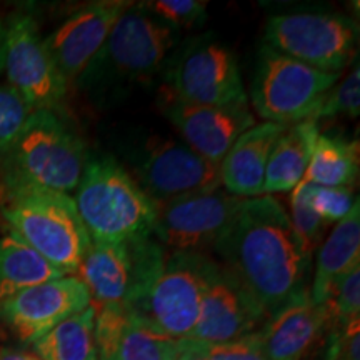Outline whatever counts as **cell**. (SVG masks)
Segmentation results:
<instances>
[{
  "label": "cell",
  "mask_w": 360,
  "mask_h": 360,
  "mask_svg": "<svg viewBox=\"0 0 360 360\" xmlns=\"http://www.w3.org/2000/svg\"><path fill=\"white\" fill-rule=\"evenodd\" d=\"M360 264V209L359 197L345 219L337 222L315 259L309 295L315 304H326L332 285L342 274Z\"/></svg>",
  "instance_id": "cell-20"
},
{
  "label": "cell",
  "mask_w": 360,
  "mask_h": 360,
  "mask_svg": "<svg viewBox=\"0 0 360 360\" xmlns=\"http://www.w3.org/2000/svg\"><path fill=\"white\" fill-rule=\"evenodd\" d=\"M164 114L184 137V143L204 159L220 164L233 142L255 125L249 103L199 105L162 97Z\"/></svg>",
  "instance_id": "cell-17"
},
{
  "label": "cell",
  "mask_w": 360,
  "mask_h": 360,
  "mask_svg": "<svg viewBox=\"0 0 360 360\" xmlns=\"http://www.w3.org/2000/svg\"><path fill=\"white\" fill-rule=\"evenodd\" d=\"M179 342V350H177V359L175 360H207L205 355L202 354V349L199 345L192 344L188 340H177Z\"/></svg>",
  "instance_id": "cell-35"
},
{
  "label": "cell",
  "mask_w": 360,
  "mask_h": 360,
  "mask_svg": "<svg viewBox=\"0 0 360 360\" xmlns=\"http://www.w3.org/2000/svg\"><path fill=\"white\" fill-rule=\"evenodd\" d=\"M62 277L65 276L60 270L15 233L8 231L0 236V302L29 287Z\"/></svg>",
  "instance_id": "cell-22"
},
{
  "label": "cell",
  "mask_w": 360,
  "mask_h": 360,
  "mask_svg": "<svg viewBox=\"0 0 360 360\" xmlns=\"http://www.w3.org/2000/svg\"><path fill=\"white\" fill-rule=\"evenodd\" d=\"M164 96L199 105L249 103L236 53L207 37L192 40L175 53L165 70Z\"/></svg>",
  "instance_id": "cell-10"
},
{
  "label": "cell",
  "mask_w": 360,
  "mask_h": 360,
  "mask_svg": "<svg viewBox=\"0 0 360 360\" xmlns=\"http://www.w3.org/2000/svg\"><path fill=\"white\" fill-rule=\"evenodd\" d=\"M174 45L175 30L154 19L142 4H130L79 80L146 82L164 67Z\"/></svg>",
  "instance_id": "cell-7"
},
{
  "label": "cell",
  "mask_w": 360,
  "mask_h": 360,
  "mask_svg": "<svg viewBox=\"0 0 360 360\" xmlns=\"http://www.w3.org/2000/svg\"><path fill=\"white\" fill-rule=\"evenodd\" d=\"M177 340L164 337L146 323L130 317L115 360H172L177 357Z\"/></svg>",
  "instance_id": "cell-25"
},
{
  "label": "cell",
  "mask_w": 360,
  "mask_h": 360,
  "mask_svg": "<svg viewBox=\"0 0 360 360\" xmlns=\"http://www.w3.org/2000/svg\"><path fill=\"white\" fill-rule=\"evenodd\" d=\"M137 184L157 207L222 187L219 164L204 159L184 142L154 137L135 165Z\"/></svg>",
  "instance_id": "cell-12"
},
{
  "label": "cell",
  "mask_w": 360,
  "mask_h": 360,
  "mask_svg": "<svg viewBox=\"0 0 360 360\" xmlns=\"http://www.w3.org/2000/svg\"><path fill=\"white\" fill-rule=\"evenodd\" d=\"M359 177V142L319 134L305 182L321 187L352 188Z\"/></svg>",
  "instance_id": "cell-23"
},
{
  "label": "cell",
  "mask_w": 360,
  "mask_h": 360,
  "mask_svg": "<svg viewBox=\"0 0 360 360\" xmlns=\"http://www.w3.org/2000/svg\"><path fill=\"white\" fill-rule=\"evenodd\" d=\"M96 309L94 337H96L97 360H115L125 327L129 323V312L122 304H105Z\"/></svg>",
  "instance_id": "cell-27"
},
{
  "label": "cell",
  "mask_w": 360,
  "mask_h": 360,
  "mask_svg": "<svg viewBox=\"0 0 360 360\" xmlns=\"http://www.w3.org/2000/svg\"><path fill=\"white\" fill-rule=\"evenodd\" d=\"M90 305V294L75 276L40 283L0 302V321L22 344L40 337Z\"/></svg>",
  "instance_id": "cell-14"
},
{
  "label": "cell",
  "mask_w": 360,
  "mask_h": 360,
  "mask_svg": "<svg viewBox=\"0 0 360 360\" xmlns=\"http://www.w3.org/2000/svg\"><path fill=\"white\" fill-rule=\"evenodd\" d=\"M87 150L52 110H34L11 150L0 160L2 199L27 191L69 193L77 188Z\"/></svg>",
  "instance_id": "cell-2"
},
{
  "label": "cell",
  "mask_w": 360,
  "mask_h": 360,
  "mask_svg": "<svg viewBox=\"0 0 360 360\" xmlns=\"http://www.w3.org/2000/svg\"><path fill=\"white\" fill-rule=\"evenodd\" d=\"M265 45L327 74L340 70L357 53V24L342 13L292 12L270 17Z\"/></svg>",
  "instance_id": "cell-8"
},
{
  "label": "cell",
  "mask_w": 360,
  "mask_h": 360,
  "mask_svg": "<svg viewBox=\"0 0 360 360\" xmlns=\"http://www.w3.org/2000/svg\"><path fill=\"white\" fill-rule=\"evenodd\" d=\"M129 6L130 2L122 0L87 4L45 37L47 51L67 84L79 80L87 70Z\"/></svg>",
  "instance_id": "cell-16"
},
{
  "label": "cell",
  "mask_w": 360,
  "mask_h": 360,
  "mask_svg": "<svg viewBox=\"0 0 360 360\" xmlns=\"http://www.w3.org/2000/svg\"><path fill=\"white\" fill-rule=\"evenodd\" d=\"M245 199L217 188L159 207L152 236L170 252H202L214 247Z\"/></svg>",
  "instance_id": "cell-13"
},
{
  "label": "cell",
  "mask_w": 360,
  "mask_h": 360,
  "mask_svg": "<svg viewBox=\"0 0 360 360\" xmlns=\"http://www.w3.org/2000/svg\"><path fill=\"white\" fill-rule=\"evenodd\" d=\"M2 215L11 232L49 264L64 276L77 274L92 240L69 193H13L4 199Z\"/></svg>",
  "instance_id": "cell-4"
},
{
  "label": "cell",
  "mask_w": 360,
  "mask_h": 360,
  "mask_svg": "<svg viewBox=\"0 0 360 360\" xmlns=\"http://www.w3.org/2000/svg\"><path fill=\"white\" fill-rule=\"evenodd\" d=\"M339 79L340 74L314 69L262 44L250 85V101L264 122L297 124L314 119L326 94Z\"/></svg>",
  "instance_id": "cell-6"
},
{
  "label": "cell",
  "mask_w": 360,
  "mask_h": 360,
  "mask_svg": "<svg viewBox=\"0 0 360 360\" xmlns=\"http://www.w3.org/2000/svg\"><path fill=\"white\" fill-rule=\"evenodd\" d=\"M212 249L265 319L309 294L314 254L272 195L242 202Z\"/></svg>",
  "instance_id": "cell-1"
},
{
  "label": "cell",
  "mask_w": 360,
  "mask_h": 360,
  "mask_svg": "<svg viewBox=\"0 0 360 360\" xmlns=\"http://www.w3.org/2000/svg\"><path fill=\"white\" fill-rule=\"evenodd\" d=\"M330 326H347L360 321V264L342 274L332 285L326 302Z\"/></svg>",
  "instance_id": "cell-26"
},
{
  "label": "cell",
  "mask_w": 360,
  "mask_h": 360,
  "mask_svg": "<svg viewBox=\"0 0 360 360\" xmlns=\"http://www.w3.org/2000/svg\"><path fill=\"white\" fill-rule=\"evenodd\" d=\"M360 114V70L359 62L355 60L354 69L342 82L335 84L323 97L314 119L321 122L322 119L332 117H347L357 119Z\"/></svg>",
  "instance_id": "cell-28"
},
{
  "label": "cell",
  "mask_w": 360,
  "mask_h": 360,
  "mask_svg": "<svg viewBox=\"0 0 360 360\" xmlns=\"http://www.w3.org/2000/svg\"><path fill=\"white\" fill-rule=\"evenodd\" d=\"M30 105L11 85H0V160L11 150L30 114Z\"/></svg>",
  "instance_id": "cell-29"
},
{
  "label": "cell",
  "mask_w": 360,
  "mask_h": 360,
  "mask_svg": "<svg viewBox=\"0 0 360 360\" xmlns=\"http://www.w3.org/2000/svg\"><path fill=\"white\" fill-rule=\"evenodd\" d=\"M289 125L262 122L245 130L219 164L225 192L240 199L264 195L265 170L278 137Z\"/></svg>",
  "instance_id": "cell-19"
},
{
  "label": "cell",
  "mask_w": 360,
  "mask_h": 360,
  "mask_svg": "<svg viewBox=\"0 0 360 360\" xmlns=\"http://www.w3.org/2000/svg\"><path fill=\"white\" fill-rule=\"evenodd\" d=\"M321 360H360V321L328 327Z\"/></svg>",
  "instance_id": "cell-33"
},
{
  "label": "cell",
  "mask_w": 360,
  "mask_h": 360,
  "mask_svg": "<svg viewBox=\"0 0 360 360\" xmlns=\"http://www.w3.org/2000/svg\"><path fill=\"white\" fill-rule=\"evenodd\" d=\"M355 199L357 197H354L352 188L349 187H321L314 184H309L307 187L310 207L327 225L337 224L347 217Z\"/></svg>",
  "instance_id": "cell-32"
},
{
  "label": "cell",
  "mask_w": 360,
  "mask_h": 360,
  "mask_svg": "<svg viewBox=\"0 0 360 360\" xmlns=\"http://www.w3.org/2000/svg\"><path fill=\"white\" fill-rule=\"evenodd\" d=\"M199 347L207 360H267L262 349H260L255 334L242 337V339L233 342H227V344L207 345V347L199 345Z\"/></svg>",
  "instance_id": "cell-34"
},
{
  "label": "cell",
  "mask_w": 360,
  "mask_h": 360,
  "mask_svg": "<svg viewBox=\"0 0 360 360\" xmlns=\"http://www.w3.org/2000/svg\"><path fill=\"white\" fill-rule=\"evenodd\" d=\"M4 57H6V20L0 17V74L4 72Z\"/></svg>",
  "instance_id": "cell-37"
},
{
  "label": "cell",
  "mask_w": 360,
  "mask_h": 360,
  "mask_svg": "<svg viewBox=\"0 0 360 360\" xmlns=\"http://www.w3.org/2000/svg\"><path fill=\"white\" fill-rule=\"evenodd\" d=\"M165 252L154 236L102 244L92 242L77 270V278L87 287L90 304H122L129 307L143 294L164 264Z\"/></svg>",
  "instance_id": "cell-9"
},
{
  "label": "cell",
  "mask_w": 360,
  "mask_h": 360,
  "mask_svg": "<svg viewBox=\"0 0 360 360\" xmlns=\"http://www.w3.org/2000/svg\"><path fill=\"white\" fill-rule=\"evenodd\" d=\"M94 319L96 309L90 304L32 344L35 355L40 360H97Z\"/></svg>",
  "instance_id": "cell-24"
},
{
  "label": "cell",
  "mask_w": 360,
  "mask_h": 360,
  "mask_svg": "<svg viewBox=\"0 0 360 360\" xmlns=\"http://www.w3.org/2000/svg\"><path fill=\"white\" fill-rule=\"evenodd\" d=\"M4 72L8 85L32 110L56 112L65 101L69 84L58 74L37 20L29 12L17 11L6 20Z\"/></svg>",
  "instance_id": "cell-11"
},
{
  "label": "cell",
  "mask_w": 360,
  "mask_h": 360,
  "mask_svg": "<svg viewBox=\"0 0 360 360\" xmlns=\"http://www.w3.org/2000/svg\"><path fill=\"white\" fill-rule=\"evenodd\" d=\"M74 202L90 240L102 244L150 237L159 214L137 180L110 157L87 159Z\"/></svg>",
  "instance_id": "cell-3"
},
{
  "label": "cell",
  "mask_w": 360,
  "mask_h": 360,
  "mask_svg": "<svg viewBox=\"0 0 360 360\" xmlns=\"http://www.w3.org/2000/svg\"><path fill=\"white\" fill-rule=\"evenodd\" d=\"M219 267L204 252H169L143 294L125 310L164 337L187 339Z\"/></svg>",
  "instance_id": "cell-5"
},
{
  "label": "cell",
  "mask_w": 360,
  "mask_h": 360,
  "mask_svg": "<svg viewBox=\"0 0 360 360\" xmlns=\"http://www.w3.org/2000/svg\"><path fill=\"white\" fill-rule=\"evenodd\" d=\"M265 315L242 283L220 265L202 297L199 319L187 339L192 344L219 345L255 334L264 326Z\"/></svg>",
  "instance_id": "cell-15"
},
{
  "label": "cell",
  "mask_w": 360,
  "mask_h": 360,
  "mask_svg": "<svg viewBox=\"0 0 360 360\" xmlns=\"http://www.w3.org/2000/svg\"><path fill=\"white\" fill-rule=\"evenodd\" d=\"M330 326L326 304L304 295L269 317L255 332L267 360H305L323 342Z\"/></svg>",
  "instance_id": "cell-18"
},
{
  "label": "cell",
  "mask_w": 360,
  "mask_h": 360,
  "mask_svg": "<svg viewBox=\"0 0 360 360\" xmlns=\"http://www.w3.org/2000/svg\"><path fill=\"white\" fill-rule=\"evenodd\" d=\"M0 360H40L34 352L27 350L13 349V347H0Z\"/></svg>",
  "instance_id": "cell-36"
},
{
  "label": "cell",
  "mask_w": 360,
  "mask_h": 360,
  "mask_svg": "<svg viewBox=\"0 0 360 360\" xmlns=\"http://www.w3.org/2000/svg\"><path fill=\"white\" fill-rule=\"evenodd\" d=\"M307 187L305 180L297 184L290 195V222L294 225L295 232L302 238L307 249L312 252L319 249V244L323 240L327 224L315 214L307 200Z\"/></svg>",
  "instance_id": "cell-31"
},
{
  "label": "cell",
  "mask_w": 360,
  "mask_h": 360,
  "mask_svg": "<svg viewBox=\"0 0 360 360\" xmlns=\"http://www.w3.org/2000/svg\"><path fill=\"white\" fill-rule=\"evenodd\" d=\"M142 7L169 29H193L204 24L207 4L199 0H150Z\"/></svg>",
  "instance_id": "cell-30"
},
{
  "label": "cell",
  "mask_w": 360,
  "mask_h": 360,
  "mask_svg": "<svg viewBox=\"0 0 360 360\" xmlns=\"http://www.w3.org/2000/svg\"><path fill=\"white\" fill-rule=\"evenodd\" d=\"M315 119L290 124L270 152L265 170L264 195L292 192L304 179L321 127Z\"/></svg>",
  "instance_id": "cell-21"
},
{
  "label": "cell",
  "mask_w": 360,
  "mask_h": 360,
  "mask_svg": "<svg viewBox=\"0 0 360 360\" xmlns=\"http://www.w3.org/2000/svg\"><path fill=\"white\" fill-rule=\"evenodd\" d=\"M175 359H177V357H175ZM175 359H172V360H175Z\"/></svg>",
  "instance_id": "cell-38"
}]
</instances>
